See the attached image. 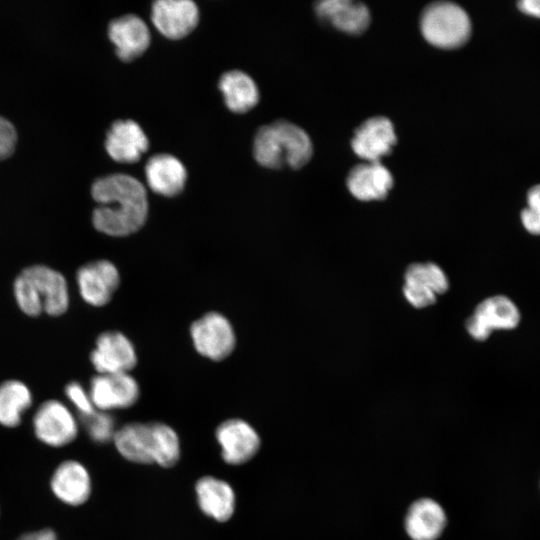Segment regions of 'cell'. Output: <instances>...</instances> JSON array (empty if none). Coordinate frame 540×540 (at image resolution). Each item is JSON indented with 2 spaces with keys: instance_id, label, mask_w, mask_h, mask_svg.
Returning a JSON list of instances; mask_svg holds the SVG:
<instances>
[{
  "instance_id": "f1b7e54d",
  "label": "cell",
  "mask_w": 540,
  "mask_h": 540,
  "mask_svg": "<svg viewBox=\"0 0 540 540\" xmlns=\"http://www.w3.org/2000/svg\"><path fill=\"white\" fill-rule=\"evenodd\" d=\"M16 141L17 133L14 125L0 115V160L13 153Z\"/></svg>"
},
{
  "instance_id": "4316f807",
  "label": "cell",
  "mask_w": 540,
  "mask_h": 540,
  "mask_svg": "<svg viewBox=\"0 0 540 540\" xmlns=\"http://www.w3.org/2000/svg\"><path fill=\"white\" fill-rule=\"evenodd\" d=\"M88 436L96 443H106L113 440L115 422L113 417L104 411L96 410L93 414L81 417Z\"/></svg>"
},
{
  "instance_id": "ffe728a7",
  "label": "cell",
  "mask_w": 540,
  "mask_h": 540,
  "mask_svg": "<svg viewBox=\"0 0 540 540\" xmlns=\"http://www.w3.org/2000/svg\"><path fill=\"white\" fill-rule=\"evenodd\" d=\"M446 525L444 508L431 498L414 501L404 519V529L411 540H437Z\"/></svg>"
},
{
  "instance_id": "6da1fadb",
  "label": "cell",
  "mask_w": 540,
  "mask_h": 540,
  "mask_svg": "<svg viewBox=\"0 0 540 540\" xmlns=\"http://www.w3.org/2000/svg\"><path fill=\"white\" fill-rule=\"evenodd\" d=\"M98 203L92 223L101 233L124 237L140 230L148 217V198L143 184L126 174L97 179L91 188Z\"/></svg>"
},
{
  "instance_id": "30bf717a",
  "label": "cell",
  "mask_w": 540,
  "mask_h": 540,
  "mask_svg": "<svg viewBox=\"0 0 540 540\" xmlns=\"http://www.w3.org/2000/svg\"><path fill=\"white\" fill-rule=\"evenodd\" d=\"M88 392L96 410L108 412L133 406L140 388L129 373L98 374L91 379Z\"/></svg>"
},
{
  "instance_id": "7a4b0ae2",
  "label": "cell",
  "mask_w": 540,
  "mask_h": 540,
  "mask_svg": "<svg viewBox=\"0 0 540 540\" xmlns=\"http://www.w3.org/2000/svg\"><path fill=\"white\" fill-rule=\"evenodd\" d=\"M253 154L255 160L266 168L299 169L310 161L313 145L301 127L287 120H277L259 128Z\"/></svg>"
},
{
  "instance_id": "d4e9b609",
  "label": "cell",
  "mask_w": 540,
  "mask_h": 540,
  "mask_svg": "<svg viewBox=\"0 0 540 540\" xmlns=\"http://www.w3.org/2000/svg\"><path fill=\"white\" fill-rule=\"evenodd\" d=\"M33 396L29 387L19 380H6L0 384V424L13 428L31 407Z\"/></svg>"
},
{
  "instance_id": "2e32d148",
  "label": "cell",
  "mask_w": 540,
  "mask_h": 540,
  "mask_svg": "<svg viewBox=\"0 0 540 540\" xmlns=\"http://www.w3.org/2000/svg\"><path fill=\"white\" fill-rule=\"evenodd\" d=\"M350 194L360 201L385 199L394 185L391 172L381 162H364L351 168L346 178Z\"/></svg>"
},
{
  "instance_id": "d6a6232c",
  "label": "cell",
  "mask_w": 540,
  "mask_h": 540,
  "mask_svg": "<svg viewBox=\"0 0 540 540\" xmlns=\"http://www.w3.org/2000/svg\"><path fill=\"white\" fill-rule=\"evenodd\" d=\"M527 204L529 208L540 214V184L534 185L527 193Z\"/></svg>"
},
{
  "instance_id": "7402d4cb",
  "label": "cell",
  "mask_w": 540,
  "mask_h": 540,
  "mask_svg": "<svg viewBox=\"0 0 540 540\" xmlns=\"http://www.w3.org/2000/svg\"><path fill=\"white\" fill-rule=\"evenodd\" d=\"M198 505L201 511L210 518L228 521L236 505V497L232 486L219 478L204 476L195 485Z\"/></svg>"
},
{
  "instance_id": "8fae6325",
  "label": "cell",
  "mask_w": 540,
  "mask_h": 540,
  "mask_svg": "<svg viewBox=\"0 0 540 540\" xmlns=\"http://www.w3.org/2000/svg\"><path fill=\"white\" fill-rule=\"evenodd\" d=\"M76 283L82 299L89 305L101 307L112 298L120 284V274L109 260H95L81 266Z\"/></svg>"
},
{
  "instance_id": "7c38bea8",
  "label": "cell",
  "mask_w": 540,
  "mask_h": 540,
  "mask_svg": "<svg viewBox=\"0 0 540 540\" xmlns=\"http://www.w3.org/2000/svg\"><path fill=\"white\" fill-rule=\"evenodd\" d=\"M397 143L395 128L390 119L375 116L365 120L353 133L351 148L365 162H380Z\"/></svg>"
},
{
  "instance_id": "83f0119b",
  "label": "cell",
  "mask_w": 540,
  "mask_h": 540,
  "mask_svg": "<svg viewBox=\"0 0 540 540\" xmlns=\"http://www.w3.org/2000/svg\"><path fill=\"white\" fill-rule=\"evenodd\" d=\"M65 394L68 400L78 410L81 417H86L96 411L89 392L78 382H70L65 387Z\"/></svg>"
},
{
  "instance_id": "cb8c5ba5",
  "label": "cell",
  "mask_w": 540,
  "mask_h": 540,
  "mask_svg": "<svg viewBox=\"0 0 540 540\" xmlns=\"http://www.w3.org/2000/svg\"><path fill=\"white\" fill-rule=\"evenodd\" d=\"M218 87L226 106L235 113H245L255 107L259 91L254 80L245 72L232 70L222 74Z\"/></svg>"
},
{
  "instance_id": "52a82bcc",
  "label": "cell",
  "mask_w": 540,
  "mask_h": 540,
  "mask_svg": "<svg viewBox=\"0 0 540 540\" xmlns=\"http://www.w3.org/2000/svg\"><path fill=\"white\" fill-rule=\"evenodd\" d=\"M521 316L515 303L504 295L482 300L466 320L468 334L477 341H485L494 330H511L518 326Z\"/></svg>"
},
{
  "instance_id": "ba28073f",
  "label": "cell",
  "mask_w": 540,
  "mask_h": 540,
  "mask_svg": "<svg viewBox=\"0 0 540 540\" xmlns=\"http://www.w3.org/2000/svg\"><path fill=\"white\" fill-rule=\"evenodd\" d=\"M448 288L445 272L435 263H413L405 271L403 295L415 308L434 304L437 296L445 293Z\"/></svg>"
},
{
  "instance_id": "603a6c76",
  "label": "cell",
  "mask_w": 540,
  "mask_h": 540,
  "mask_svg": "<svg viewBox=\"0 0 540 540\" xmlns=\"http://www.w3.org/2000/svg\"><path fill=\"white\" fill-rule=\"evenodd\" d=\"M146 180L151 190L165 197L180 194L186 183L185 166L170 154L152 156L145 166Z\"/></svg>"
},
{
  "instance_id": "44dd1931",
  "label": "cell",
  "mask_w": 540,
  "mask_h": 540,
  "mask_svg": "<svg viewBox=\"0 0 540 540\" xmlns=\"http://www.w3.org/2000/svg\"><path fill=\"white\" fill-rule=\"evenodd\" d=\"M149 147V141L139 126L133 120L115 121L106 136L105 148L112 159L121 163L139 161Z\"/></svg>"
},
{
  "instance_id": "8992f818",
  "label": "cell",
  "mask_w": 540,
  "mask_h": 540,
  "mask_svg": "<svg viewBox=\"0 0 540 540\" xmlns=\"http://www.w3.org/2000/svg\"><path fill=\"white\" fill-rule=\"evenodd\" d=\"M196 351L213 361L227 358L236 345V335L229 320L218 312H209L190 328Z\"/></svg>"
},
{
  "instance_id": "3957f363",
  "label": "cell",
  "mask_w": 540,
  "mask_h": 540,
  "mask_svg": "<svg viewBox=\"0 0 540 540\" xmlns=\"http://www.w3.org/2000/svg\"><path fill=\"white\" fill-rule=\"evenodd\" d=\"M420 31L424 39L440 49H456L471 36V21L459 5L437 1L427 5L420 15Z\"/></svg>"
},
{
  "instance_id": "d6986e66",
  "label": "cell",
  "mask_w": 540,
  "mask_h": 540,
  "mask_svg": "<svg viewBox=\"0 0 540 540\" xmlns=\"http://www.w3.org/2000/svg\"><path fill=\"white\" fill-rule=\"evenodd\" d=\"M314 9L323 22L350 35L363 33L370 24L371 16L368 7L358 1H318Z\"/></svg>"
},
{
  "instance_id": "5b68a950",
  "label": "cell",
  "mask_w": 540,
  "mask_h": 540,
  "mask_svg": "<svg viewBox=\"0 0 540 540\" xmlns=\"http://www.w3.org/2000/svg\"><path fill=\"white\" fill-rule=\"evenodd\" d=\"M36 438L47 446L59 448L73 442L78 434V422L71 410L61 401H44L32 419Z\"/></svg>"
},
{
  "instance_id": "5bb4252c",
  "label": "cell",
  "mask_w": 540,
  "mask_h": 540,
  "mask_svg": "<svg viewBox=\"0 0 540 540\" xmlns=\"http://www.w3.org/2000/svg\"><path fill=\"white\" fill-rule=\"evenodd\" d=\"M151 19L161 34L176 40L194 30L199 21V10L190 0H159L153 3Z\"/></svg>"
},
{
  "instance_id": "277c9868",
  "label": "cell",
  "mask_w": 540,
  "mask_h": 540,
  "mask_svg": "<svg viewBox=\"0 0 540 540\" xmlns=\"http://www.w3.org/2000/svg\"><path fill=\"white\" fill-rule=\"evenodd\" d=\"M119 454L137 464H157L167 449V432L162 422H133L116 430L113 437Z\"/></svg>"
},
{
  "instance_id": "e0dca14e",
  "label": "cell",
  "mask_w": 540,
  "mask_h": 540,
  "mask_svg": "<svg viewBox=\"0 0 540 540\" xmlns=\"http://www.w3.org/2000/svg\"><path fill=\"white\" fill-rule=\"evenodd\" d=\"M50 488L54 496L70 506L84 504L92 490L91 477L87 468L76 460L61 462L50 479Z\"/></svg>"
},
{
  "instance_id": "1f68e13d",
  "label": "cell",
  "mask_w": 540,
  "mask_h": 540,
  "mask_svg": "<svg viewBox=\"0 0 540 540\" xmlns=\"http://www.w3.org/2000/svg\"><path fill=\"white\" fill-rule=\"evenodd\" d=\"M518 9L526 15L540 18V0L519 1Z\"/></svg>"
},
{
  "instance_id": "ac0fdd59",
  "label": "cell",
  "mask_w": 540,
  "mask_h": 540,
  "mask_svg": "<svg viewBox=\"0 0 540 540\" xmlns=\"http://www.w3.org/2000/svg\"><path fill=\"white\" fill-rule=\"evenodd\" d=\"M108 35L117 56L125 62L140 57L149 47L151 36L145 22L137 15L128 14L112 20Z\"/></svg>"
},
{
  "instance_id": "4dcf8cb0",
  "label": "cell",
  "mask_w": 540,
  "mask_h": 540,
  "mask_svg": "<svg viewBox=\"0 0 540 540\" xmlns=\"http://www.w3.org/2000/svg\"><path fill=\"white\" fill-rule=\"evenodd\" d=\"M17 540H58V537L53 530L45 528L25 533Z\"/></svg>"
},
{
  "instance_id": "f546056e",
  "label": "cell",
  "mask_w": 540,
  "mask_h": 540,
  "mask_svg": "<svg viewBox=\"0 0 540 540\" xmlns=\"http://www.w3.org/2000/svg\"><path fill=\"white\" fill-rule=\"evenodd\" d=\"M521 222L527 232L533 235H540V214L535 210L526 207L521 212Z\"/></svg>"
},
{
  "instance_id": "9a60e30c",
  "label": "cell",
  "mask_w": 540,
  "mask_h": 540,
  "mask_svg": "<svg viewBox=\"0 0 540 540\" xmlns=\"http://www.w3.org/2000/svg\"><path fill=\"white\" fill-rule=\"evenodd\" d=\"M23 271L33 283L43 313L56 317L67 311L70 304L69 287L62 273L42 264L31 265Z\"/></svg>"
},
{
  "instance_id": "4fadbf2b",
  "label": "cell",
  "mask_w": 540,
  "mask_h": 540,
  "mask_svg": "<svg viewBox=\"0 0 540 540\" xmlns=\"http://www.w3.org/2000/svg\"><path fill=\"white\" fill-rule=\"evenodd\" d=\"M216 439L223 460L230 465L248 462L257 454L261 445L257 431L248 422L238 418L222 422L216 429Z\"/></svg>"
},
{
  "instance_id": "484cf974",
  "label": "cell",
  "mask_w": 540,
  "mask_h": 540,
  "mask_svg": "<svg viewBox=\"0 0 540 540\" xmlns=\"http://www.w3.org/2000/svg\"><path fill=\"white\" fill-rule=\"evenodd\" d=\"M13 293L18 307L24 314L37 317L43 313V307L36 290L23 270L14 280Z\"/></svg>"
},
{
  "instance_id": "9c48e42d",
  "label": "cell",
  "mask_w": 540,
  "mask_h": 540,
  "mask_svg": "<svg viewBox=\"0 0 540 540\" xmlns=\"http://www.w3.org/2000/svg\"><path fill=\"white\" fill-rule=\"evenodd\" d=\"M90 361L98 374L129 373L137 363V354L123 333L106 331L97 337Z\"/></svg>"
}]
</instances>
